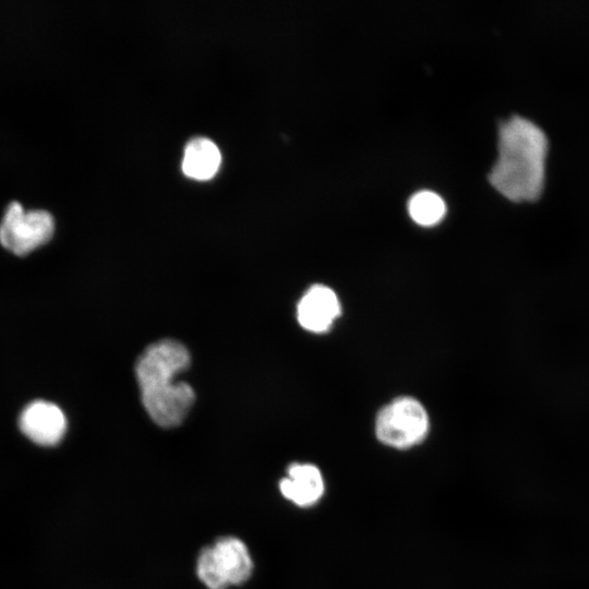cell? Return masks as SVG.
I'll return each instance as SVG.
<instances>
[{"label":"cell","instance_id":"cell-4","mask_svg":"<svg viewBox=\"0 0 589 589\" xmlns=\"http://www.w3.org/2000/svg\"><path fill=\"white\" fill-rule=\"evenodd\" d=\"M429 426V417L422 404L404 396L380 410L375 420V435L386 446L408 449L425 438Z\"/></svg>","mask_w":589,"mask_h":589},{"label":"cell","instance_id":"cell-1","mask_svg":"<svg viewBox=\"0 0 589 589\" xmlns=\"http://www.w3.org/2000/svg\"><path fill=\"white\" fill-rule=\"evenodd\" d=\"M548 140L531 121L514 116L498 129V156L489 173L490 183L514 202L539 197L544 183Z\"/></svg>","mask_w":589,"mask_h":589},{"label":"cell","instance_id":"cell-9","mask_svg":"<svg viewBox=\"0 0 589 589\" xmlns=\"http://www.w3.org/2000/svg\"><path fill=\"white\" fill-rule=\"evenodd\" d=\"M220 163L217 145L209 139L195 137L184 148L182 171L189 178L208 180L216 175Z\"/></svg>","mask_w":589,"mask_h":589},{"label":"cell","instance_id":"cell-7","mask_svg":"<svg viewBox=\"0 0 589 589\" xmlns=\"http://www.w3.org/2000/svg\"><path fill=\"white\" fill-rule=\"evenodd\" d=\"M325 479L320 468L310 462H293L279 481L281 495L298 507H312L325 494Z\"/></svg>","mask_w":589,"mask_h":589},{"label":"cell","instance_id":"cell-5","mask_svg":"<svg viewBox=\"0 0 589 589\" xmlns=\"http://www.w3.org/2000/svg\"><path fill=\"white\" fill-rule=\"evenodd\" d=\"M55 221L46 211L25 212L12 202L0 224V243L17 255H25L46 243L53 235Z\"/></svg>","mask_w":589,"mask_h":589},{"label":"cell","instance_id":"cell-3","mask_svg":"<svg viewBox=\"0 0 589 589\" xmlns=\"http://www.w3.org/2000/svg\"><path fill=\"white\" fill-rule=\"evenodd\" d=\"M252 569L247 545L233 537L220 538L203 549L196 563L197 576L208 589L242 584L250 578Z\"/></svg>","mask_w":589,"mask_h":589},{"label":"cell","instance_id":"cell-6","mask_svg":"<svg viewBox=\"0 0 589 589\" xmlns=\"http://www.w3.org/2000/svg\"><path fill=\"white\" fill-rule=\"evenodd\" d=\"M19 425L31 441L43 446L58 444L67 431V419L55 404L36 400L21 413Z\"/></svg>","mask_w":589,"mask_h":589},{"label":"cell","instance_id":"cell-8","mask_svg":"<svg viewBox=\"0 0 589 589\" xmlns=\"http://www.w3.org/2000/svg\"><path fill=\"white\" fill-rule=\"evenodd\" d=\"M340 314V303L333 289L314 285L308 289L298 303L299 324L306 330H327Z\"/></svg>","mask_w":589,"mask_h":589},{"label":"cell","instance_id":"cell-10","mask_svg":"<svg viewBox=\"0 0 589 589\" xmlns=\"http://www.w3.org/2000/svg\"><path fill=\"white\" fill-rule=\"evenodd\" d=\"M446 212L443 199L435 192L423 190L414 193L408 202V213L420 226H433L442 220Z\"/></svg>","mask_w":589,"mask_h":589},{"label":"cell","instance_id":"cell-2","mask_svg":"<svg viewBox=\"0 0 589 589\" xmlns=\"http://www.w3.org/2000/svg\"><path fill=\"white\" fill-rule=\"evenodd\" d=\"M190 364L187 348L175 340H160L148 346L135 365L143 406L158 425L176 426L194 402L193 388L175 377Z\"/></svg>","mask_w":589,"mask_h":589}]
</instances>
